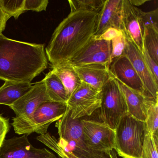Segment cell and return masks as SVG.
<instances>
[{"instance_id":"6da1fadb","label":"cell","mask_w":158,"mask_h":158,"mask_svg":"<svg viewBox=\"0 0 158 158\" xmlns=\"http://www.w3.org/2000/svg\"><path fill=\"white\" fill-rule=\"evenodd\" d=\"M101 11H71L61 22L45 49L52 66L68 62L95 35Z\"/></svg>"},{"instance_id":"7a4b0ae2","label":"cell","mask_w":158,"mask_h":158,"mask_svg":"<svg viewBox=\"0 0 158 158\" xmlns=\"http://www.w3.org/2000/svg\"><path fill=\"white\" fill-rule=\"evenodd\" d=\"M48 65L43 44L14 40L0 34V80L31 82Z\"/></svg>"},{"instance_id":"3957f363","label":"cell","mask_w":158,"mask_h":158,"mask_svg":"<svg viewBox=\"0 0 158 158\" xmlns=\"http://www.w3.org/2000/svg\"><path fill=\"white\" fill-rule=\"evenodd\" d=\"M81 119H73L67 108L63 116L56 122L60 147L78 158H110V155L96 151L88 146L83 134Z\"/></svg>"},{"instance_id":"277c9868","label":"cell","mask_w":158,"mask_h":158,"mask_svg":"<svg viewBox=\"0 0 158 158\" xmlns=\"http://www.w3.org/2000/svg\"><path fill=\"white\" fill-rule=\"evenodd\" d=\"M67 108L66 103L46 102L29 116L13 117L12 125L18 135H28L34 133L44 135L51 124L63 116Z\"/></svg>"},{"instance_id":"5b68a950","label":"cell","mask_w":158,"mask_h":158,"mask_svg":"<svg viewBox=\"0 0 158 158\" xmlns=\"http://www.w3.org/2000/svg\"><path fill=\"white\" fill-rule=\"evenodd\" d=\"M114 131V150L117 154L123 158H142L145 122L127 114L121 119Z\"/></svg>"},{"instance_id":"8992f818","label":"cell","mask_w":158,"mask_h":158,"mask_svg":"<svg viewBox=\"0 0 158 158\" xmlns=\"http://www.w3.org/2000/svg\"><path fill=\"white\" fill-rule=\"evenodd\" d=\"M100 94V118L102 122L115 130L128 112L124 96L113 77L104 85Z\"/></svg>"},{"instance_id":"52a82bcc","label":"cell","mask_w":158,"mask_h":158,"mask_svg":"<svg viewBox=\"0 0 158 158\" xmlns=\"http://www.w3.org/2000/svg\"><path fill=\"white\" fill-rule=\"evenodd\" d=\"M101 91L82 82L66 102L73 119L90 116L101 107Z\"/></svg>"},{"instance_id":"ba28073f","label":"cell","mask_w":158,"mask_h":158,"mask_svg":"<svg viewBox=\"0 0 158 158\" xmlns=\"http://www.w3.org/2000/svg\"><path fill=\"white\" fill-rule=\"evenodd\" d=\"M81 122L85 140L90 148L108 155L114 149V130L102 122L81 119Z\"/></svg>"},{"instance_id":"9c48e42d","label":"cell","mask_w":158,"mask_h":158,"mask_svg":"<svg viewBox=\"0 0 158 158\" xmlns=\"http://www.w3.org/2000/svg\"><path fill=\"white\" fill-rule=\"evenodd\" d=\"M111 54V41L95 39L93 36L66 63L73 67L90 64H102L110 66Z\"/></svg>"},{"instance_id":"30bf717a","label":"cell","mask_w":158,"mask_h":158,"mask_svg":"<svg viewBox=\"0 0 158 158\" xmlns=\"http://www.w3.org/2000/svg\"><path fill=\"white\" fill-rule=\"evenodd\" d=\"M57 156L47 148H37L23 135L5 139L0 148V158H55Z\"/></svg>"},{"instance_id":"8fae6325","label":"cell","mask_w":158,"mask_h":158,"mask_svg":"<svg viewBox=\"0 0 158 158\" xmlns=\"http://www.w3.org/2000/svg\"><path fill=\"white\" fill-rule=\"evenodd\" d=\"M123 34L125 36L126 47L123 54L125 55L131 62L148 95L155 99H158V84L147 67L142 52L128 35Z\"/></svg>"},{"instance_id":"7c38bea8","label":"cell","mask_w":158,"mask_h":158,"mask_svg":"<svg viewBox=\"0 0 158 158\" xmlns=\"http://www.w3.org/2000/svg\"><path fill=\"white\" fill-rule=\"evenodd\" d=\"M141 10L133 6L129 0H123L122 12V31L131 39L142 52L144 47V28Z\"/></svg>"},{"instance_id":"4fadbf2b","label":"cell","mask_w":158,"mask_h":158,"mask_svg":"<svg viewBox=\"0 0 158 158\" xmlns=\"http://www.w3.org/2000/svg\"><path fill=\"white\" fill-rule=\"evenodd\" d=\"M109 70L115 79L127 87L150 96L146 92L144 85L131 62L124 54L112 60Z\"/></svg>"},{"instance_id":"5bb4252c","label":"cell","mask_w":158,"mask_h":158,"mask_svg":"<svg viewBox=\"0 0 158 158\" xmlns=\"http://www.w3.org/2000/svg\"><path fill=\"white\" fill-rule=\"evenodd\" d=\"M49 101L45 83L41 80L36 83L29 91L9 107L16 117H27L32 114L41 104Z\"/></svg>"},{"instance_id":"9a60e30c","label":"cell","mask_w":158,"mask_h":158,"mask_svg":"<svg viewBox=\"0 0 158 158\" xmlns=\"http://www.w3.org/2000/svg\"><path fill=\"white\" fill-rule=\"evenodd\" d=\"M115 79L124 96L128 114L139 121L145 122L148 110L158 99L131 89Z\"/></svg>"},{"instance_id":"2e32d148","label":"cell","mask_w":158,"mask_h":158,"mask_svg":"<svg viewBox=\"0 0 158 158\" xmlns=\"http://www.w3.org/2000/svg\"><path fill=\"white\" fill-rule=\"evenodd\" d=\"M123 2V0H105L99 15L94 36L100 35L110 28L122 31Z\"/></svg>"},{"instance_id":"e0dca14e","label":"cell","mask_w":158,"mask_h":158,"mask_svg":"<svg viewBox=\"0 0 158 158\" xmlns=\"http://www.w3.org/2000/svg\"><path fill=\"white\" fill-rule=\"evenodd\" d=\"M109 66L102 64H90L73 67L81 82L101 91L104 85L113 76Z\"/></svg>"},{"instance_id":"ac0fdd59","label":"cell","mask_w":158,"mask_h":158,"mask_svg":"<svg viewBox=\"0 0 158 158\" xmlns=\"http://www.w3.org/2000/svg\"><path fill=\"white\" fill-rule=\"evenodd\" d=\"M31 82L5 81L0 87V105L10 106L33 88Z\"/></svg>"},{"instance_id":"d6986e66","label":"cell","mask_w":158,"mask_h":158,"mask_svg":"<svg viewBox=\"0 0 158 158\" xmlns=\"http://www.w3.org/2000/svg\"><path fill=\"white\" fill-rule=\"evenodd\" d=\"M52 68L61 81L68 98H70L82 83L74 67L66 63L52 66Z\"/></svg>"},{"instance_id":"ffe728a7","label":"cell","mask_w":158,"mask_h":158,"mask_svg":"<svg viewBox=\"0 0 158 158\" xmlns=\"http://www.w3.org/2000/svg\"><path fill=\"white\" fill-rule=\"evenodd\" d=\"M50 101L66 103L68 98L63 85L55 73L51 70L42 79Z\"/></svg>"},{"instance_id":"44dd1931","label":"cell","mask_w":158,"mask_h":158,"mask_svg":"<svg viewBox=\"0 0 158 158\" xmlns=\"http://www.w3.org/2000/svg\"><path fill=\"white\" fill-rule=\"evenodd\" d=\"M40 141L45 146L56 152L60 157H64L66 158H78L71 152H67L64 150L58 144V139L49 133H47L42 136ZM109 155L110 158H118L114 150L110 151Z\"/></svg>"},{"instance_id":"7402d4cb","label":"cell","mask_w":158,"mask_h":158,"mask_svg":"<svg viewBox=\"0 0 158 158\" xmlns=\"http://www.w3.org/2000/svg\"><path fill=\"white\" fill-rule=\"evenodd\" d=\"M144 47L153 60L158 64V32L151 28H145Z\"/></svg>"},{"instance_id":"603a6c76","label":"cell","mask_w":158,"mask_h":158,"mask_svg":"<svg viewBox=\"0 0 158 158\" xmlns=\"http://www.w3.org/2000/svg\"><path fill=\"white\" fill-rule=\"evenodd\" d=\"M25 0H0V8L10 18L18 19L25 11Z\"/></svg>"},{"instance_id":"cb8c5ba5","label":"cell","mask_w":158,"mask_h":158,"mask_svg":"<svg viewBox=\"0 0 158 158\" xmlns=\"http://www.w3.org/2000/svg\"><path fill=\"white\" fill-rule=\"evenodd\" d=\"M105 0H69L71 11L77 10L100 11Z\"/></svg>"},{"instance_id":"d4e9b609","label":"cell","mask_w":158,"mask_h":158,"mask_svg":"<svg viewBox=\"0 0 158 158\" xmlns=\"http://www.w3.org/2000/svg\"><path fill=\"white\" fill-rule=\"evenodd\" d=\"M158 135L146 131L143 142L142 158H158Z\"/></svg>"},{"instance_id":"484cf974","label":"cell","mask_w":158,"mask_h":158,"mask_svg":"<svg viewBox=\"0 0 158 158\" xmlns=\"http://www.w3.org/2000/svg\"><path fill=\"white\" fill-rule=\"evenodd\" d=\"M144 122L146 131L152 135H158V100L148 110Z\"/></svg>"},{"instance_id":"4316f807","label":"cell","mask_w":158,"mask_h":158,"mask_svg":"<svg viewBox=\"0 0 158 158\" xmlns=\"http://www.w3.org/2000/svg\"><path fill=\"white\" fill-rule=\"evenodd\" d=\"M141 18L144 28H151L158 32V9L151 11L141 12Z\"/></svg>"},{"instance_id":"83f0119b","label":"cell","mask_w":158,"mask_h":158,"mask_svg":"<svg viewBox=\"0 0 158 158\" xmlns=\"http://www.w3.org/2000/svg\"><path fill=\"white\" fill-rule=\"evenodd\" d=\"M126 47V39L124 35L115 37L111 40V62L123 54Z\"/></svg>"},{"instance_id":"f1b7e54d","label":"cell","mask_w":158,"mask_h":158,"mask_svg":"<svg viewBox=\"0 0 158 158\" xmlns=\"http://www.w3.org/2000/svg\"><path fill=\"white\" fill-rule=\"evenodd\" d=\"M49 1L48 0H25V11L41 12L46 10Z\"/></svg>"},{"instance_id":"f546056e","label":"cell","mask_w":158,"mask_h":158,"mask_svg":"<svg viewBox=\"0 0 158 158\" xmlns=\"http://www.w3.org/2000/svg\"><path fill=\"white\" fill-rule=\"evenodd\" d=\"M143 59L147 64V67L148 68L151 73L155 79L156 83L158 84V64L156 63L153 59L149 55L147 50L143 47V50L142 52Z\"/></svg>"},{"instance_id":"4dcf8cb0","label":"cell","mask_w":158,"mask_h":158,"mask_svg":"<svg viewBox=\"0 0 158 158\" xmlns=\"http://www.w3.org/2000/svg\"><path fill=\"white\" fill-rule=\"evenodd\" d=\"M123 33L121 30L114 28H110L107 29L103 34L98 36L94 37L95 39L100 40L111 41L115 37L123 35Z\"/></svg>"},{"instance_id":"1f68e13d","label":"cell","mask_w":158,"mask_h":158,"mask_svg":"<svg viewBox=\"0 0 158 158\" xmlns=\"http://www.w3.org/2000/svg\"><path fill=\"white\" fill-rule=\"evenodd\" d=\"M10 127L9 119L0 114V148L5 139Z\"/></svg>"},{"instance_id":"d6a6232c","label":"cell","mask_w":158,"mask_h":158,"mask_svg":"<svg viewBox=\"0 0 158 158\" xmlns=\"http://www.w3.org/2000/svg\"><path fill=\"white\" fill-rule=\"evenodd\" d=\"M10 19V17L5 14L0 8V34L5 30L7 21Z\"/></svg>"},{"instance_id":"836d02e7","label":"cell","mask_w":158,"mask_h":158,"mask_svg":"<svg viewBox=\"0 0 158 158\" xmlns=\"http://www.w3.org/2000/svg\"><path fill=\"white\" fill-rule=\"evenodd\" d=\"M129 2L131 3L133 6H140L142 4H144L146 2H148V0H129Z\"/></svg>"},{"instance_id":"e575fe53","label":"cell","mask_w":158,"mask_h":158,"mask_svg":"<svg viewBox=\"0 0 158 158\" xmlns=\"http://www.w3.org/2000/svg\"><path fill=\"white\" fill-rule=\"evenodd\" d=\"M62 158V157H60V156H59V157H56V158Z\"/></svg>"}]
</instances>
